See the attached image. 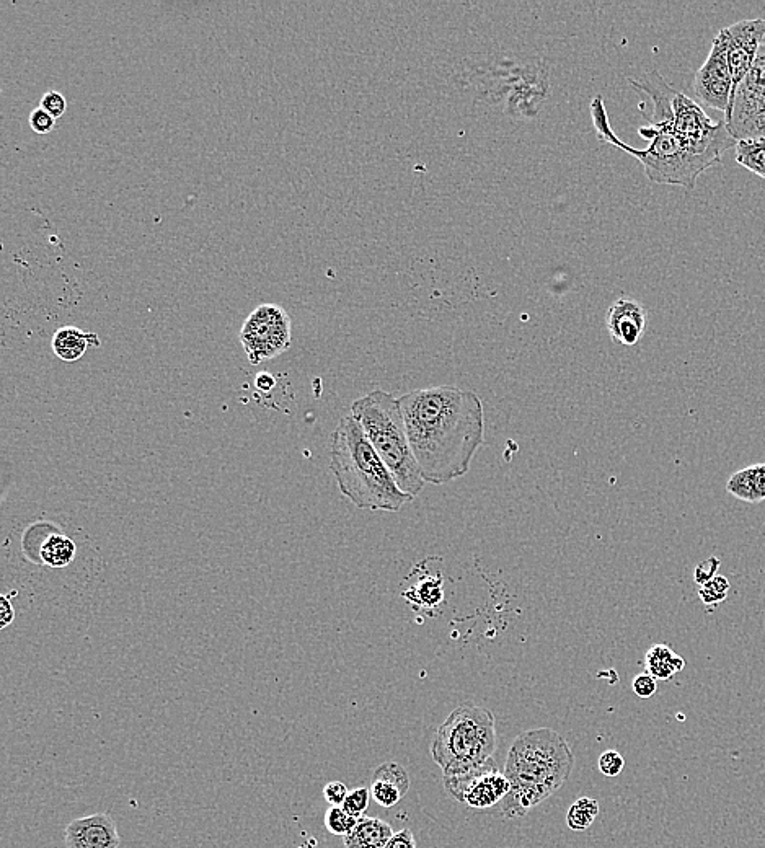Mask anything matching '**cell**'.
Listing matches in <instances>:
<instances>
[{"label": "cell", "instance_id": "obj_29", "mask_svg": "<svg viewBox=\"0 0 765 848\" xmlns=\"http://www.w3.org/2000/svg\"><path fill=\"white\" fill-rule=\"evenodd\" d=\"M30 126L36 134H49L56 128V120L49 115L48 111L43 110L41 106L31 111Z\"/></svg>", "mask_w": 765, "mask_h": 848}, {"label": "cell", "instance_id": "obj_35", "mask_svg": "<svg viewBox=\"0 0 765 848\" xmlns=\"http://www.w3.org/2000/svg\"><path fill=\"white\" fill-rule=\"evenodd\" d=\"M255 385H257V389L261 390V392H270V390L275 389V376H271L270 372H260L257 379H255Z\"/></svg>", "mask_w": 765, "mask_h": 848}, {"label": "cell", "instance_id": "obj_34", "mask_svg": "<svg viewBox=\"0 0 765 848\" xmlns=\"http://www.w3.org/2000/svg\"><path fill=\"white\" fill-rule=\"evenodd\" d=\"M15 610L12 602L9 601V596L0 597V627H9L10 623L14 622Z\"/></svg>", "mask_w": 765, "mask_h": 848}, {"label": "cell", "instance_id": "obj_28", "mask_svg": "<svg viewBox=\"0 0 765 848\" xmlns=\"http://www.w3.org/2000/svg\"><path fill=\"white\" fill-rule=\"evenodd\" d=\"M625 767V759L617 751L602 752L599 757V770L606 777H619Z\"/></svg>", "mask_w": 765, "mask_h": 848}, {"label": "cell", "instance_id": "obj_26", "mask_svg": "<svg viewBox=\"0 0 765 848\" xmlns=\"http://www.w3.org/2000/svg\"><path fill=\"white\" fill-rule=\"evenodd\" d=\"M371 790L366 787L356 788V790L350 791L348 796H346L345 803L341 808L345 809L346 813L353 816V818H364V814H366V809L369 806V800H371Z\"/></svg>", "mask_w": 765, "mask_h": 848}, {"label": "cell", "instance_id": "obj_30", "mask_svg": "<svg viewBox=\"0 0 765 848\" xmlns=\"http://www.w3.org/2000/svg\"><path fill=\"white\" fill-rule=\"evenodd\" d=\"M633 692L635 695L640 698H650L656 694V690H658V681H656L655 677L648 674V672H642V674H638L635 676L632 682Z\"/></svg>", "mask_w": 765, "mask_h": 848}, {"label": "cell", "instance_id": "obj_11", "mask_svg": "<svg viewBox=\"0 0 765 848\" xmlns=\"http://www.w3.org/2000/svg\"><path fill=\"white\" fill-rule=\"evenodd\" d=\"M444 788L454 800L469 808L490 809L506 800L511 783L505 772L496 770L490 762L459 777H444Z\"/></svg>", "mask_w": 765, "mask_h": 848}, {"label": "cell", "instance_id": "obj_14", "mask_svg": "<svg viewBox=\"0 0 765 848\" xmlns=\"http://www.w3.org/2000/svg\"><path fill=\"white\" fill-rule=\"evenodd\" d=\"M646 330V310L635 299L620 297L607 310V332L614 343L637 345Z\"/></svg>", "mask_w": 765, "mask_h": 848}, {"label": "cell", "instance_id": "obj_10", "mask_svg": "<svg viewBox=\"0 0 765 848\" xmlns=\"http://www.w3.org/2000/svg\"><path fill=\"white\" fill-rule=\"evenodd\" d=\"M731 82L730 62H728V40L725 31L720 30L712 43L707 61L695 74L692 92L702 105L713 110L728 113L730 110Z\"/></svg>", "mask_w": 765, "mask_h": 848}, {"label": "cell", "instance_id": "obj_7", "mask_svg": "<svg viewBox=\"0 0 765 848\" xmlns=\"http://www.w3.org/2000/svg\"><path fill=\"white\" fill-rule=\"evenodd\" d=\"M496 744L495 715L474 703H462L434 733L431 756L444 777H459L490 764Z\"/></svg>", "mask_w": 765, "mask_h": 848}, {"label": "cell", "instance_id": "obj_8", "mask_svg": "<svg viewBox=\"0 0 765 848\" xmlns=\"http://www.w3.org/2000/svg\"><path fill=\"white\" fill-rule=\"evenodd\" d=\"M240 343L252 366L278 358L292 345L291 317L278 304H261L245 320Z\"/></svg>", "mask_w": 765, "mask_h": 848}, {"label": "cell", "instance_id": "obj_6", "mask_svg": "<svg viewBox=\"0 0 765 848\" xmlns=\"http://www.w3.org/2000/svg\"><path fill=\"white\" fill-rule=\"evenodd\" d=\"M628 84L651 98L650 121H664L695 151L723 159V154L738 144L725 121H713L699 103L674 90L658 71L648 72L642 79H628Z\"/></svg>", "mask_w": 765, "mask_h": 848}, {"label": "cell", "instance_id": "obj_24", "mask_svg": "<svg viewBox=\"0 0 765 848\" xmlns=\"http://www.w3.org/2000/svg\"><path fill=\"white\" fill-rule=\"evenodd\" d=\"M731 584L725 576L717 575L710 579L707 583L702 584L699 588L700 601L704 602L705 606H718L721 602H725L730 594Z\"/></svg>", "mask_w": 765, "mask_h": 848}, {"label": "cell", "instance_id": "obj_33", "mask_svg": "<svg viewBox=\"0 0 765 848\" xmlns=\"http://www.w3.org/2000/svg\"><path fill=\"white\" fill-rule=\"evenodd\" d=\"M384 848H416V839L410 829H402V831L394 834V837L389 840V844Z\"/></svg>", "mask_w": 765, "mask_h": 848}, {"label": "cell", "instance_id": "obj_1", "mask_svg": "<svg viewBox=\"0 0 765 848\" xmlns=\"http://www.w3.org/2000/svg\"><path fill=\"white\" fill-rule=\"evenodd\" d=\"M408 439L426 483L444 485L469 472L485 444V411L475 392L452 385L398 398Z\"/></svg>", "mask_w": 765, "mask_h": 848}, {"label": "cell", "instance_id": "obj_20", "mask_svg": "<svg viewBox=\"0 0 765 848\" xmlns=\"http://www.w3.org/2000/svg\"><path fill=\"white\" fill-rule=\"evenodd\" d=\"M76 553V544L66 535L56 532L48 535V539L41 544V563H45L49 568H66L74 561Z\"/></svg>", "mask_w": 765, "mask_h": 848}, {"label": "cell", "instance_id": "obj_15", "mask_svg": "<svg viewBox=\"0 0 765 848\" xmlns=\"http://www.w3.org/2000/svg\"><path fill=\"white\" fill-rule=\"evenodd\" d=\"M371 796L382 808H394L410 790V775L402 764L390 760L374 770Z\"/></svg>", "mask_w": 765, "mask_h": 848}, {"label": "cell", "instance_id": "obj_22", "mask_svg": "<svg viewBox=\"0 0 765 848\" xmlns=\"http://www.w3.org/2000/svg\"><path fill=\"white\" fill-rule=\"evenodd\" d=\"M599 814V803L594 798L583 796L571 804L567 813V826L571 831L584 832L593 826Z\"/></svg>", "mask_w": 765, "mask_h": 848}, {"label": "cell", "instance_id": "obj_18", "mask_svg": "<svg viewBox=\"0 0 765 848\" xmlns=\"http://www.w3.org/2000/svg\"><path fill=\"white\" fill-rule=\"evenodd\" d=\"M394 834L389 822L364 816L353 831L343 837V844L345 848H384Z\"/></svg>", "mask_w": 765, "mask_h": 848}, {"label": "cell", "instance_id": "obj_27", "mask_svg": "<svg viewBox=\"0 0 765 848\" xmlns=\"http://www.w3.org/2000/svg\"><path fill=\"white\" fill-rule=\"evenodd\" d=\"M40 106L43 110L48 111L54 120H59V118L66 115V97L61 92H58V90H48L43 95V98H41Z\"/></svg>", "mask_w": 765, "mask_h": 848}, {"label": "cell", "instance_id": "obj_9", "mask_svg": "<svg viewBox=\"0 0 765 848\" xmlns=\"http://www.w3.org/2000/svg\"><path fill=\"white\" fill-rule=\"evenodd\" d=\"M725 123L738 142L765 139V58L761 54L731 100Z\"/></svg>", "mask_w": 765, "mask_h": 848}, {"label": "cell", "instance_id": "obj_2", "mask_svg": "<svg viewBox=\"0 0 765 848\" xmlns=\"http://www.w3.org/2000/svg\"><path fill=\"white\" fill-rule=\"evenodd\" d=\"M575 756L563 736L549 728L519 734L509 747L505 775L511 791L503 801L508 819L526 816L567 783Z\"/></svg>", "mask_w": 765, "mask_h": 848}, {"label": "cell", "instance_id": "obj_23", "mask_svg": "<svg viewBox=\"0 0 765 848\" xmlns=\"http://www.w3.org/2000/svg\"><path fill=\"white\" fill-rule=\"evenodd\" d=\"M405 596L412 602H420L421 607L431 609V607H436L443 602L444 594L439 579H423L420 584H416L412 591L405 592Z\"/></svg>", "mask_w": 765, "mask_h": 848}, {"label": "cell", "instance_id": "obj_19", "mask_svg": "<svg viewBox=\"0 0 765 848\" xmlns=\"http://www.w3.org/2000/svg\"><path fill=\"white\" fill-rule=\"evenodd\" d=\"M645 666L656 681H671L686 667V661L668 645H655L646 653Z\"/></svg>", "mask_w": 765, "mask_h": 848}, {"label": "cell", "instance_id": "obj_17", "mask_svg": "<svg viewBox=\"0 0 765 848\" xmlns=\"http://www.w3.org/2000/svg\"><path fill=\"white\" fill-rule=\"evenodd\" d=\"M726 491L744 503L765 501V464L749 465L733 473L726 482Z\"/></svg>", "mask_w": 765, "mask_h": 848}, {"label": "cell", "instance_id": "obj_4", "mask_svg": "<svg viewBox=\"0 0 765 848\" xmlns=\"http://www.w3.org/2000/svg\"><path fill=\"white\" fill-rule=\"evenodd\" d=\"M589 111L599 141L633 155L643 165L650 182L694 190L700 175L721 162L717 157L692 149L664 121H650L648 126L638 129V134L650 142L645 149L628 146L612 131L601 95L594 97Z\"/></svg>", "mask_w": 765, "mask_h": 848}, {"label": "cell", "instance_id": "obj_21", "mask_svg": "<svg viewBox=\"0 0 765 848\" xmlns=\"http://www.w3.org/2000/svg\"><path fill=\"white\" fill-rule=\"evenodd\" d=\"M736 162L765 180V139H749L736 144Z\"/></svg>", "mask_w": 765, "mask_h": 848}, {"label": "cell", "instance_id": "obj_31", "mask_svg": "<svg viewBox=\"0 0 765 848\" xmlns=\"http://www.w3.org/2000/svg\"><path fill=\"white\" fill-rule=\"evenodd\" d=\"M720 560L717 557L708 558V560L702 561L700 565L695 566L694 571V581L695 583L702 586V584L707 583L710 579L715 578L717 576L718 570H720Z\"/></svg>", "mask_w": 765, "mask_h": 848}, {"label": "cell", "instance_id": "obj_25", "mask_svg": "<svg viewBox=\"0 0 765 848\" xmlns=\"http://www.w3.org/2000/svg\"><path fill=\"white\" fill-rule=\"evenodd\" d=\"M358 821V818L350 816L341 806H332V808L328 809L327 814H325V827H327V831L333 835H341V837L350 834L354 826L358 824Z\"/></svg>", "mask_w": 765, "mask_h": 848}, {"label": "cell", "instance_id": "obj_13", "mask_svg": "<svg viewBox=\"0 0 765 848\" xmlns=\"http://www.w3.org/2000/svg\"><path fill=\"white\" fill-rule=\"evenodd\" d=\"M66 848H118L120 835L110 814L98 813L72 821L64 831Z\"/></svg>", "mask_w": 765, "mask_h": 848}, {"label": "cell", "instance_id": "obj_12", "mask_svg": "<svg viewBox=\"0 0 765 848\" xmlns=\"http://www.w3.org/2000/svg\"><path fill=\"white\" fill-rule=\"evenodd\" d=\"M723 31L728 40V62H730L731 82H733L731 100H733L739 85L746 79L756 62L765 36V20L764 18L743 20V22L733 23L731 27L723 28Z\"/></svg>", "mask_w": 765, "mask_h": 848}, {"label": "cell", "instance_id": "obj_5", "mask_svg": "<svg viewBox=\"0 0 765 848\" xmlns=\"http://www.w3.org/2000/svg\"><path fill=\"white\" fill-rule=\"evenodd\" d=\"M351 416L363 428L366 438L394 475L400 490L412 498L420 495L426 482L410 446L398 398L384 390H372L354 400Z\"/></svg>", "mask_w": 765, "mask_h": 848}, {"label": "cell", "instance_id": "obj_16", "mask_svg": "<svg viewBox=\"0 0 765 848\" xmlns=\"http://www.w3.org/2000/svg\"><path fill=\"white\" fill-rule=\"evenodd\" d=\"M89 346L100 348V336L97 333L84 332L74 325L59 328L51 340L53 353L64 363H76L80 358H84Z\"/></svg>", "mask_w": 765, "mask_h": 848}, {"label": "cell", "instance_id": "obj_3", "mask_svg": "<svg viewBox=\"0 0 765 848\" xmlns=\"http://www.w3.org/2000/svg\"><path fill=\"white\" fill-rule=\"evenodd\" d=\"M330 470L341 495L359 509L397 513L413 500L403 493L384 460L353 416H343L332 433Z\"/></svg>", "mask_w": 765, "mask_h": 848}, {"label": "cell", "instance_id": "obj_32", "mask_svg": "<svg viewBox=\"0 0 765 848\" xmlns=\"http://www.w3.org/2000/svg\"><path fill=\"white\" fill-rule=\"evenodd\" d=\"M348 793L350 791L346 788L345 783L341 782H330L323 788V798L327 800V803L332 804V806H343Z\"/></svg>", "mask_w": 765, "mask_h": 848}]
</instances>
